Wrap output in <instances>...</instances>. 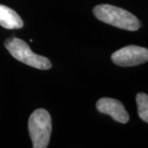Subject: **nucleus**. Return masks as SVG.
Segmentation results:
<instances>
[{"instance_id": "1", "label": "nucleus", "mask_w": 148, "mask_h": 148, "mask_svg": "<svg viewBox=\"0 0 148 148\" xmlns=\"http://www.w3.org/2000/svg\"><path fill=\"white\" fill-rule=\"evenodd\" d=\"M94 15L100 21L114 27L135 32L140 28V21L137 16L128 11L110 4H101L93 9Z\"/></svg>"}, {"instance_id": "2", "label": "nucleus", "mask_w": 148, "mask_h": 148, "mask_svg": "<svg viewBox=\"0 0 148 148\" xmlns=\"http://www.w3.org/2000/svg\"><path fill=\"white\" fill-rule=\"evenodd\" d=\"M28 130L34 148H46L52 132V121L49 112L38 109L30 116Z\"/></svg>"}, {"instance_id": "3", "label": "nucleus", "mask_w": 148, "mask_h": 148, "mask_svg": "<svg viewBox=\"0 0 148 148\" xmlns=\"http://www.w3.org/2000/svg\"><path fill=\"white\" fill-rule=\"evenodd\" d=\"M4 45L12 56L21 63L41 70L51 69L52 64L47 58L36 54L27 43L21 39L9 38Z\"/></svg>"}, {"instance_id": "4", "label": "nucleus", "mask_w": 148, "mask_h": 148, "mask_svg": "<svg viewBox=\"0 0 148 148\" xmlns=\"http://www.w3.org/2000/svg\"><path fill=\"white\" fill-rule=\"evenodd\" d=\"M114 64L121 67H132L148 61V49L138 45H128L113 53Z\"/></svg>"}, {"instance_id": "5", "label": "nucleus", "mask_w": 148, "mask_h": 148, "mask_svg": "<svg viewBox=\"0 0 148 148\" xmlns=\"http://www.w3.org/2000/svg\"><path fill=\"white\" fill-rule=\"evenodd\" d=\"M96 109L102 114L112 117L115 121L121 123H127L129 121V115L121 102L115 99L104 97L96 103Z\"/></svg>"}, {"instance_id": "6", "label": "nucleus", "mask_w": 148, "mask_h": 148, "mask_svg": "<svg viewBox=\"0 0 148 148\" xmlns=\"http://www.w3.org/2000/svg\"><path fill=\"white\" fill-rule=\"evenodd\" d=\"M0 25L6 29H19L23 27V21L14 10L0 4Z\"/></svg>"}, {"instance_id": "7", "label": "nucleus", "mask_w": 148, "mask_h": 148, "mask_svg": "<svg viewBox=\"0 0 148 148\" xmlns=\"http://www.w3.org/2000/svg\"><path fill=\"white\" fill-rule=\"evenodd\" d=\"M138 115L143 121L148 123V95L138 93L136 96Z\"/></svg>"}]
</instances>
